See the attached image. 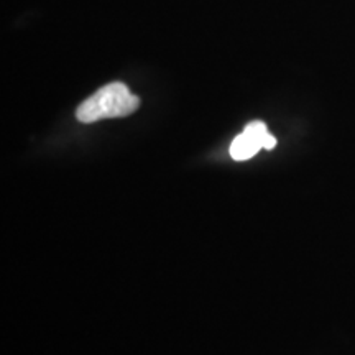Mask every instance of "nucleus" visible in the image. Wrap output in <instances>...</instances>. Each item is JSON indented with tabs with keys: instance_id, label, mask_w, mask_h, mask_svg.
<instances>
[{
	"instance_id": "nucleus-1",
	"label": "nucleus",
	"mask_w": 355,
	"mask_h": 355,
	"mask_svg": "<svg viewBox=\"0 0 355 355\" xmlns=\"http://www.w3.org/2000/svg\"><path fill=\"white\" fill-rule=\"evenodd\" d=\"M140 107L139 96L132 94L123 83H110L101 87L76 110V117L83 123H92L102 119L125 117Z\"/></svg>"
},
{
	"instance_id": "nucleus-2",
	"label": "nucleus",
	"mask_w": 355,
	"mask_h": 355,
	"mask_svg": "<svg viewBox=\"0 0 355 355\" xmlns=\"http://www.w3.org/2000/svg\"><path fill=\"white\" fill-rule=\"evenodd\" d=\"M277 145V139L268 132L263 122H250L243 128L241 135H237L230 145V157L235 162H245L255 157L261 148L273 150Z\"/></svg>"
}]
</instances>
